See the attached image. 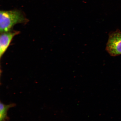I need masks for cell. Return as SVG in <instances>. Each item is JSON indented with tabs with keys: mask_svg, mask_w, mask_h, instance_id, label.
<instances>
[{
	"mask_svg": "<svg viewBox=\"0 0 121 121\" xmlns=\"http://www.w3.org/2000/svg\"><path fill=\"white\" fill-rule=\"evenodd\" d=\"M19 31H9L1 33L0 37V57L1 58L9 46L13 38L19 34Z\"/></svg>",
	"mask_w": 121,
	"mask_h": 121,
	"instance_id": "obj_3",
	"label": "cell"
},
{
	"mask_svg": "<svg viewBox=\"0 0 121 121\" xmlns=\"http://www.w3.org/2000/svg\"><path fill=\"white\" fill-rule=\"evenodd\" d=\"M106 50L110 56H117L121 54V31L119 29L109 34Z\"/></svg>",
	"mask_w": 121,
	"mask_h": 121,
	"instance_id": "obj_2",
	"label": "cell"
},
{
	"mask_svg": "<svg viewBox=\"0 0 121 121\" xmlns=\"http://www.w3.org/2000/svg\"><path fill=\"white\" fill-rule=\"evenodd\" d=\"M14 103L5 105L1 102L0 103V121H6L9 120L7 116V112L9 109L16 106Z\"/></svg>",
	"mask_w": 121,
	"mask_h": 121,
	"instance_id": "obj_4",
	"label": "cell"
},
{
	"mask_svg": "<svg viewBox=\"0 0 121 121\" xmlns=\"http://www.w3.org/2000/svg\"><path fill=\"white\" fill-rule=\"evenodd\" d=\"M28 20L22 11L17 10L0 11V31L1 33L11 31L17 24L25 23Z\"/></svg>",
	"mask_w": 121,
	"mask_h": 121,
	"instance_id": "obj_1",
	"label": "cell"
}]
</instances>
